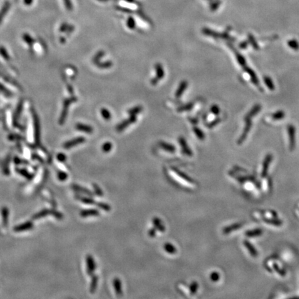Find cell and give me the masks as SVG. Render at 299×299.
<instances>
[{
	"mask_svg": "<svg viewBox=\"0 0 299 299\" xmlns=\"http://www.w3.org/2000/svg\"><path fill=\"white\" fill-rule=\"evenodd\" d=\"M75 101H76V98H71V99H67L64 100L63 103V108H62V111L60 115V117L59 118L60 125H62L64 123L65 119H66L67 113H68V110H69V105L71 103H72Z\"/></svg>",
	"mask_w": 299,
	"mask_h": 299,
	"instance_id": "6da1fadb",
	"label": "cell"
},
{
	"mask_svg": "<svg viewBox=\"0 0 299 299\" xmlns=\"http://www.w3.org/2000/svg\"><path fill=\"white\" fill-rule=\"evenodd\" d=\"M86 266L87 274L89 276H91L93 274H94L95 271H96V264L94 258L90 254H88L86 256Z\"/></svg>",
	"mask_w": 299,
	"mask_h": 299,
	"instance_id": "7a4b0ae2",
	"label": "cell"
},
{
	"mask_svg": "<svg viewBox=\"0 0 299 299\" xmlns=\"http://www.w3.org/2000/svg\"><path fill=\"white\" fill-rule=\"evenodd\" d=\"M179 143L180 144L182 154H184V155H186L187 157H192L193 153H192L191 149L190 148V147L188 146L186 139H185L184 137H179Z\"/></svg>",
	"mask_w": 299,
	"mask_h": 299,
	"instance_id": "3957f363",
	"label": "cell"
},
{
	"mask_svg": "<svg viewBox=\"0 0 299 299\" xmlns=\"http://www.w3.org/2000/svg\"><path fill=\"white\" fill-rule=\"evenodd\" d=\"M272 159H273V156L272 154H268L265 157V160L262 164V173H261V177H262L264 178L267 176L269 168H270V165L271 164V162L272 161Z\"/></svg>",
	"mask_w": 299,
	"mask_h": 299,
	"instance_id": "277c9868",
	"label": "cell"
},
{
	"mask_svg": "<svg viewBox=\"0 0 299 299\" xmlns=\"http://www.w3.org/2000/svg\"><path fill=\"white\" fill-rule=\"evenodd\" d=\"M84 142H85V138L83 137H76L73 139H72L70 141H68L67 142H65L63 144V147L65 149H69L71 148H73V147H75L78 145H80V144L83 143Z\"/></svg>",
	"mask_w": 299,
	"mask_h": 299,
	"instance_id": "5b68a950",
	"label": "cell"
},
{
	"mask_svg": "<svg viewBox=\"0 0 299 299\" xmlns=\"http://www.w3.org/2000/svg\"><path fill=\"white\" fill-rule=\"evenodd\" d=\"M172 170H173V172L175 173L177 175H178L181 179H184L185 181L188 182V183L191 184H195V181L191 177H190L188 175H187L186 173L182 172V171L179 170V168H175V167H173Z\"/></svg>",
	"mask_w": 299,
	"mask_h": 299,
	"instance_id": "8992f818",
	"label": "cell"
},
{
	"mask_svg": "<svg viewBox=\"0 0 299 299\" xmlns=\"http://www.w3.org/2000/svg\"><path fill=\"white\" fill-rule=\"evenodd\" d=\"M72 188L73 190V191H75L76 192H78V193H82L91 197H93L94 196V193H93L90 190L85 188V187L81 186L80 185L72 184Z\"/></svg>",
	"mask_w": 299,
	"mask_h": 299,
	"instance_id": "52a82bcc",
	"label": "cell"
},
{
	"mask_svg": "<svg viewBox=\"0 0 299 299\" xmlns=\"http://www.w3.org/2000/svg\"><path fill=\"white\" fill-rule=\"evenodd\" d=\"M137 116H130V117L128 119H127V120L124 121L123 122H122V123L119 124L118 126H117V127H116V130H117V131H118V132L123 131V130L126 129L127 127H128L130 125H131L132 123H134L135 122L137 121Z\"/></svg>",
	"mask_w": 299,
	"mask_h": 299,
	"instance_id": "ba28073f",
	"label": "cell"
},
{
	"mask_svg": "<svg viewBox=\"0 0 299 299\" xmlns=\"http://www.w3.org/2000/svg\"><path fill=\"white\" fill-rule=\"evenodd\" d=\"M113 287L115 292L116 293V295L117 297H121L123 296V289H122V282L120 278H116L113 280Z\"/></svg>",
	"mask_w": 299,
	"mask_h": 299,
	"instance_id": "9c48e42d",
	"label": "cell"
},
{
	"mask_svg": "<svg viewBox=\"0 0 299 299\" xmlns=\"http://www.w3.org/2000/svg\"><path fill=\"white\" fill-rule=\"evenodd\" d=\"M100 215V211L97 209L94 208H89V209H84L80 212V216L82 217H97Z\"/></svg>",
	"mask_w": 299,
	"mask_h": 299,
	"instance_id": "30bf717a",
	"label": "cell"
},
{
	"mask_svg": "<svg viewBox=\"0 0 299 299\" xmlns=\"http://www.w3.org/2000/svg\"><path fill=\"white\" fill-rule=\"evenodd\" d=\"M33 227H34L33 223L31 221H29L24 223V224H21L20 225H18V226L15 227L13 230H14L15 232H21V231H24L31 230L33 228Z\"/></svg>",
	"mask_w": 299,
	"mask_h": 299,
	"instance_id": "8fae6325",
	"label": "cell"
},
{
	"mask_svg": "<svg viewBox=\"0 0 299 299\" xmlns=\"http://www.w3.org/2000/svg\"><path fill=\"white\" fill-rule=\"evenodd\" d=\"M242 227H243V224L242 223H234V224H231L229 226L225 227L222 229V233L224 235H229L233 231L240 229Z\"/></svg>",
	"mask_w": 299,
	"mask_h": 299,
	"instance_id": "7c38bea8",
	"label": "cell"
},
{
	"mask_svg": "<svg viewBox=\"0 0 299 299\" xmlns=\"http://www.w3.org/2000/svg\"><path fill=\"white\" fill-rule=\"evenodd\" d=\"M289 137V148L291 150H293L296 146L295 139V128L292 126H289L287 128Z\"/></svg>",
	"mask_w": 299,
	"mask_h": 299,
	"instance_id": "4fadbf2b",
	"label": "cell"
},
{
	"mask_svg": "<svg viewBox=\"0 0 299 299\" xmlns=\"http://www.w3.org/2000/svg\"><path fill=\"white\" fill-rule=\"evenodd\" d=\"M152 222H153V227L155 228L157 231H158L159 232L164 233L165 231V227L164 223H163L162 220L159 218L157 217H154L153 219H152Z\"/></svg>",
	"mask_w": 299,
	"mask_h": 299,
	"instance_id": "5bb4252c",
	"label": "cell"
},
{
	"mask_svg": "<svg viewBox=\"0 0 299 299\" xmlns=\"http://www.w3.org/2000/svg\"><path fill=\"white\" fill-rule=\"evenodd\" d=\"M245 119L247 121L246 126H245V128H244V130L243 134L241 135V137H240L239 140L238 141V143L239 144V145H240V144L243 143L244 141H245L246 138L247 137V134H248V132L250 131V129H251V120H250V118H245Z\"/></svg>",
	"mask_w": 299,
	"mask_h": 299,
	"instance_id": "9a60e30c",
	"label": "cell"
},
{
	"mask_svg": "<svg viewBox=\"0 0 299 299\" xmlns=\"http://www.w3.org/2000/svg\"><path fill=\"white\" fill-rule=\"evenodd\" d=\"M74 197H75V198L77 200L80 201V202H83V204H85L92 205V204H96V202H95V200L91 197H89V196H87V197L83 196V195H81L80 194H78V192H76V193Z\"/></svg>",
	"mask_w": 299,
	"mask_h": 299,
	"instance_id": "2e32d148",
	"label": "cell"
},
{
	"mask_svg": "<svg viewBox=\"0 0 299 299\" xmlns=\"http://www.w3.org/2000/svg\"><path fill=\"white\" fill-rule=\"evenodd\" d=\"M34 118V126H35V142L36 145H40V127H39V122L38 119L35 114L33 115Z\"/></svg>",
	"mask_w": 299,
	"mask_h": 299,
	"instance_id": "e0dca14e",
	"label": "cell"
},
{
	"mask_svg": "<svg viewBox=\"0 0 299 299\" xmlns=\"http://www.w3.org/2000/svg\"><path fill=\"white\" fill-rule=\"evenodd\" d=\"M159 146L160 148H162L164 151H166L169 153H175L176 152L175 146L169 143L165 142V141H159Z\"/></svg>",
	"mask_w": 299,
	"mask_h": 299,
	"instance_id": "ac0fdd59",
	"label": "cell"
},
{
	"mask_svg": "<svg viewBox=\"0 0 299 299\" xmlns=\"http://www.w3.org/2000/svg\"><path fill=\"white\" fill-rule=\"evenodd\" d=\"M243 243H244V245L245 246V247L247 248V251L249 252V254H251V255L253 258H257L258 256V252L256 250V249L255 248L254 245H253L249 241L245 240L243 242Z\"/></svg>",
	"mask_w": 299,
	"mask_h": 299,
	"instance_id": "d6986e66",
	"label": "cell"
},
{
	"mask_svg": "<svg viewBox=\"0 0 299 299\" xmlns=\"http://www.w3.org/2000/svg\"><path fill=\"white\" fill-rule=\"evenodd\" d=\"M2 224L3 226L6 228L9 224V210L6 206H3L2 208Z\"/></svg>",
	"mask_w": 299,
	"mask_h": 299,
	"instance_id": "ffe728a7",
	"label": "cell"
},
{
	"mask_svg": "<svg viewBox=\"0 0 299 299\" xmlns=\"http://www.w3.org/2000/svg\"><path fill=\"white\" fill-rule=\"evenodd\" d=\"M15 171H16V173H17L18 174H20V175H22L26 179H28V180H32V179H33L34 177H35V175H33V174H32L31 173H29V171L26 169V168H15Z\"/></svg>",
	"mask_w": 299,
	"mask_h": 299,
	"instance_id": "44dd1931",
	"label": "cell"
},
{
	"mask_svg": "<svg viewBox=\"0 0 299 299\" xmlns=\"http://www.w3.org/2000/svg\"><path fill=\"white\" fill-rule=\"evenodd\" d=\"M76 129L78 130V131L86 132L87 134H91L94 131L93 128L91 126L83 123H77L76 125Z\"/></svg>",
	"mask_w": 299,
	"mask_h": 299,
	"instance_id": "7402d4cb",
	"label": "cell"
},
{
	"mask_svg": "<svg viewBox=\"0 0 299 299\" xmlns=\"http://www.w3.org/2000/svg\"><path fill=\"white\" fill-rule=\"evenodd\" d=\"M98 282H99V276L96 274H93L91 276V284H90V288H89V291L91 293H95V292L96 291L97 286H98Z\"/></svg>",
	"mask_w": 299,
	"mask_h": 299,
	"instance_id": "603a6c76",
	"label": "cell"
},
{
	"mask_svg": "<svg viewBox=\"0 0 299 299\" xmlns=\"http://www.w3.org/2000/svg\"><path fill=\"white\" fill-rule=\"evenodd\" d=\"M263 231L261 229H255L247 231L245 233V235L247 237L252 238V237H258L262 235Z\"/></svg>",
	"mask_w": 299,
	"mask_h": 299,
	"instance_id": "cb8c5ba5",
	"label": "cell"
},
{
	"mask_svg": "<svg viewBox=\"0 0 299 299\" xmlns=\"http://www.w3.org/2000/svg\"><path fill=\"white\" fill-rule=\"evenodd\" d=\"M51 214V209H43L41 211L38 212L36 214H35L32 217L33 220H36L41 219L42 217H45L46 216H47L48 215Z\"/></svg>",
	"mask_w": 299,
	"mask_h": 299,
	"instance_id": "d4e9b609",
	"label": "cell"
},
{
	"mask_svg": "<svg viewBox=\"0 0 299 299\" xmlns=\"http://www.w3.org/2000/svg\"><path fill=\"white\" fill-rule=\"evenodd\" d=\"M187 87H188V83L185 80L182 81V82L180 83V85H179L177 90L175 93L176 97L180 98L181 96V95L183 94V93L185 91V90L186 89Z\"/></svg>",
	"mask_w": 299,
	"mask_h": 299,
	"instance_id": "484cf974",
	"label": "cell"
},
{
	"mask_svg": "<svg viewBox=\"0 0 299 299\" xmlns=\"http://www.w3.org/2000/svg\"><path fill=\"white\" fill-rule=\"evenodd\" d=\"M164 249L165 252L168 253V254H172V255L175 254L177 251V249L176 247L174 246L173 244H171L170 243H166L164 244Z\"/></svg>",
	"mask_w": 299,
	"mask_h": 299,
	"instance_id": "4316f807",
	"label": "cell"
},
{
	"mask_svg": "<svg viewBox=\"0 0 299 299\" xmlns=\"http://www.w3.org/2000/svg\"><path fill=\"white\" fill-rule=\"evenodd\" d=\"M155 69L157 72L156 78L158 80H161L164 76V68L162 67V65L159 63H157L155 65Z\"/></svg>",
	"mask_w": 299,
	"mask_h": 299,
	"instance_id": "83f0119b",
	"label": "cell"
},
{
	"mask_svg": "<svg viewBox=\"0 0 299 299\" xmlns=\"http://www.w3.org/2000/svg\"><path fill=\"white\" fill-rule=\"evenodd\" d=\"M263 221L265 223H267V224L274 225V226L276 227L281 226L282 224V222L278 218H264L263 219Z\"/></svg>",
	"mask_w": 299,
	"mask_h": 299,
	"instance_id": "f1b7e54d",
	"label": "cell"
},
{
	"mask_svg": "<svg viewBox=\"0 0 299 299\" xmlns=\"http://www.w3.org/2000/svg\"><path fill=\"white\" fill-rule=\"evenodd\" d=\"M9 9H10V4L9 2H6V3L4 4V5L1 10V11H0V24H1L2 20H3L4 17V15L6 14Z\"/></svg>",
	"mask_w": 299,
	"mask_h": 299,
	"instance_id": "f546056e",
	"label": "cell"
},
{
	"mask_svg": "<svg viewBox=\"0 0 299 299\" xmlns=\"http://www.w3.org/2000/svg\"><path fill=\"white\" fill-rule=\"evenodd\" d=\"M199 285H198L197 281H192L189 286V292L191 295H195L198 290Z\"/></svg>",
	"mask_w": 299,
	"mask_h": 299,
	"instance_id": "4dcf8cb0",
	"label": "cell"
},
{
	"mask_svg": "<svg viewBox=\"0 0 299 299\" xmlns=\"http://www.w3.org/2000/svg\"><path fill=\"white\" fill-rule=\"evenodd\" d=\"M96 205L98 206V207L100 208V209H102V210H103L104 211H106V212H110L111 209V206L109 205L108 204L105 203V202H96Z\"/></svg>",
	"mask_w": 299,
	"mask_h": 299,
	"instance_id": "1f68e13d",
	"label": "cell"
},
{
	"mask_svg": "<svg viewBox=\"0 0 299 299\" xmlns=\"http://www.w3.org/2000/svg\"><path fill=\"white\" fill-rule=\"evenodd\" d=\"M142 109L143 108L141 106H136V107L128 110V114L130 116H137L138 114L141 113V111H142Z\"/></svg>",
	"mask_w": 299,
	"mask_h": 299,
	"instance_id": "d6a6232c",
	"label": "cell"
},
{
	"mask_svg": "<svg viewBox=\"0 0 299 299\" xmlns=\"http://www.w3.org/2000/svg\"><path fill=\"white\" fill-rule=\"evenodd\" d=\"M112 143L110 142V141H107V142L103 143V145L102 146V151L105 153H110L111 150V149H112Z\"/></svg>",
	"mask_w": 299,
	"mask_h": 299,
	"instance_id": "836d02e7",
	"label": "cell"
},
{
	"mask_svg": "<svg viewBox=\"0 0 299 299\" xmlns=\"http://www.w3.org/2000/svg\"><path fill=\"white\" fill-rule=\"evenodd\" d=\"M92 186L94 188V195H97L99 197H103V191H102V189L100 188V186L96 183L92 184Z\"/></svg>",
	"mask_w": 299,
	"mask_h": 299,
	"instance_id": "e575fe53",
	"label": "cell"
},
{
	"mask_svg": "<svg viewBox=\"0 0 299 299\" xmlns=\"http://www.w3.org/2000/svg\"><path fill=\"white\" fill-rule=\"evenodd\" d=\"M193 132H195L196 137L198 138V139L200 141H203L204 139L205 135L202 132V130H201L200 128H197V127H193Z\"/></svg>",
	"mask_w": 299,
	"mask_h": 299,
	"instance_id": "d590c367",
	"label": "cell"
},
{
	"mask_svg": "<svg viewBox=\"0 0 299 299\" xmlns=\"http://www.w3.org/2000/svg\"><path fill=\"white\" fill-rule=\"evenodd\" d=\"M100 114H101L103 118H104L105 120H107V121L110 120L111 117L110 111L106 108H102L101 110H100Z\"/></svg>",
	"mask_w": 299,
	"mask_h": 299,
	"instance_id": "8d00e7d4",
	"label": "cell"
},
{
	"mask_svg": "<svg viewBox=\"0 0 299 299\" xmlns=\"http://www.w3.org/2000/svg\"><path fill=\"white\" fill-rule=\"evenodd\" d=\"M57 176H58V179L61 181H66L68 179V174L62 170H59L58 174H57Z\"/></svg>",
	"mask_w": 299,
	"mask_h": 299,
	"instance_id": "74e56055",
	"label": "cell"
},
{
	"mask_svg": "<svg viewBox=\"0 0 299 299\" xmlns=\"http://www.w3.org/2000/svg\"><path fill=\"white\" fill-rule=\"evenodd\" d=\"M51 215H52L54 217H56L58 219H62L64 218L63 214L57 211L55 209H51Z\"/></svg>",
	"mask_w": 299,
	"mask_h": 299,
	"instance_id": "f35d334b",
	"label": "cell"
},
{
	"mask_svg": "<svg viewBox=\"0 0 299 299\" xmlns=\"http://www.w3.org/2000/svg\"><path fill=\"white\" fill-rule=\"evenodd\" d=\"M23 40L26 43H27L29 46H31L33 44V40L32 37H31V35H29V34H24L23 35Z\"/></svg>",
	"mask_w": 299,
	"mask_h": 299,
	"instance_id": "ab89813d",
	"label": "cell"
},
{
	"mask_svg": "<svg viewBox=\"0 0 299 299\" xmlns=\"http://www.w3.org/2000/svg\"><path fill=\"white\" fill-rule=\"evenodd\" d=\"M210 278L213 282H217L220 278V275L217 271H213L210 275Z\"/></svg>",
	"mask_w": 299,
	"mask_h": 299,
	"instance_id": "60d3db41",
	"label": "cell"
},
{
	"mask_svg": "<svg viewBox=\"0 0 299 299\" xmlns=\"http://www.w3.org/2000/svg\"><path fill=\"white\" fill-rule=\"evenodd\" d=\"M0 54H1L2 56L3 57L5 60H10L9 53H8L6 50L3 47H0Z\"/></svg>",
	"mask_w": 299,
	"mask_h": 299,
	"instance_id": "b9f144b4",
	"label": "cell"
},
{
	"mask_svg": "<svg viewBox=\"0 0 299 299\" xmlns=\"http://www.w3.org/2000/svg\"><path fill=\"white\" fill-rule=\"evenodd\" d=\"M264 80H265V84L267 85L268 87L270 88V89H271V90H274V85L272 83V80H271L269 77H265Z\"/></svg>",
	"mask_w": 299,
	"mask_h": 299,
	"instance_id": "7bdbcfd3",
	"label": "cell"
},
{
	"mask_svg": "<svg viewBox=\"0 0 299 299\" xmlns=\"http://www.w3.org/2000/svg\"><path fill=\"white\" fill-rule=\"evenodd\" d=\"M284 116H285V113L283 112V111H277V112H276L275 114H274V115H272V118L274 119H275V120H279V119H281L282 118H284Z\"/></svg>",
	"mask_w": 299,
	"mask_h": 299,
	"instance_id": "ee69618b",
	"label": "cell"
},
{
	"mask_svg": "<svg viewBox=\"0 0 299 299\" xmlns=\"http://www.w3.org/2000/svg\"><path fill=\"white\" fill-rule=\"evenodd\" d=\"M56 158H57V159L58 160V161L62 162V163H64V162L66 161L67 157V156L65 155V154L64 153H58V154H57Z\"/></svg>",
	"mask_w": 299,
	"mask_h": 299,
	"instance_id": "f6af8a7d",
	"label": "cell"
},
{
	"mask_svg": "<svg viewBox=\"0 0 299 299\" xmlns=\"http://www.w3.org/2000/svg\"><path fill=\"white\" fill-rule=\"evenodd\" d=\"M192 107V103H189V104H187L186 105L181 106V107H179L178 109L179 111H188L190 110H191Z\"/></svg>",
	"mask_w": 299,
	"mask_h": 299,
	"instance_id": "bcb514c9",
	"label": "cell"
},
{
	"mask_svg": "<svg viewBox=\"0 0 299 299\" xmlns=\"http://www.w3.org/2000/svg\"><path fill=\"white\" fill-rule=\"evenodd\" d=\"M103 56H104V52H103V51H100L99 52H98L96 55L95 56V57L94 58V62L97 64L98 62H99V60Z\"/></svg>",
	"mask_w": 299,
	"mask_h": 299,
	"instance_id": "7dc6e473",
	"label": "cell"
},
{
	"mask_svg": "<svg viewBox=\"0 0 299 299\" xmlns=\"http://www.w3.org/2000/svg\"><path fill=\"white\" fill-rule=\"evenodd\" d=\"M274 270H275L276 272H278V274L280 276H285V274H286V273H285V271L284 270H281V268H279L278 267V265H276V264H274Z\"/></svg>",
	"mask_w": 299,
	"mask_h": 299,
	"instance_id": "c3c4849f",
	"label": "cell"
},
{
	"mask_svg": "<svg viewBox=\"0 0 299 299\" xmlns=\"http://www.w3.org/2000/svg\"><path fill=\"white\" fill-rule=\"evenodd\" d=\"M288 45H289L291 48L293 49H298L299 48V45L296 40H291V41L288 42Z\"/></svg>",
	"mask_w": 299,
	"mask_h": 299,
	"instance_id": "681fc988",
	"label": "cell"
},
{
	"mask_svg": "<svg viewBox=\"0 0 299 299\" xmlns=\"http://www.w3.org/2000/svg\"><path fill=\"white\" fill-rule=\"evenodd\" d=\"M148 235L150 238H154L157 235V229L154 227L150 229L148 231Z\"/></svg>",
	"mask_w": 299,
	"mask_h": 299,
	"instance_id": "f907efd6",
	"label": "cell"
},
{
	"mask_svg": "<svg viewBox=\"0 0 299 299\" xmlns=\"http://www.w3.org/2000/svg\"><path fill=\"white\" fill-rule=\"evenodd\" d=\"M236 57H237V59H238V62L240 63L242 66H244L246 64V62H245V60H244V58H243V56H242L241 55H240V54H238L236 53Z\"/></svg>",
	"mask_w": 299,
	"mask_h": 299,
	"instance_id": "816d5d0a",
	"label": "cell"
},
{
	"mask_svg": "<svg viewBox=\"0 0 299 299\" xmlns=\"http://www.w3.org/2000/svg\"><path fill=\"white\" fill-rule=\"evenodd\" d=\"M211 111L213 112L214 115H219V108L217 105H213V107H211Z\"/></svg>",
	"mask_w": 299,
	"mask_h": 299,
	"instance_id": "f5cc1de1",
	"label": "cell"
},
{
	"mask_svg": "<svg viewBox=\"0 0 299 299\" xmlns=\"http://www.w3.org/2000/svg\"><path fill=\"white\" fill-rule=\"evenodd\" d=\"M0 90H1L2 91H3L4 93H6V95H7V96H11V94H10V92L9 90H7V89H5L4 87L2 85H1V84H0Z\"/></svg>",
	"mask_w": 299,
	"mask_h": 299,
	"instance_id": "db71d44e",
	"label": "cell"
},
{
	"mask_svg": "<svg viewBox=\"0 0 299 299\" xmlns=\"http://www.w3.org/2000/svg\"><path fill=\"white\" fill-rule=\"evenodd\" d=\"M32 159H37V160H38V161L40 162H41V163H44V161H43V159L41 157H40L39 155H37V154H32Z\"/></svg>",
	"mask_w": 299,
	"mask_h": 299,
	"instance_id": "11a10c76",
	"label": "cell"
},
{
	"mask_svg": "<svg viewBox=\"0 0 299 299\" xmlns=\"http://www.w3.org/2000/svg\"><path fill=\"white\" fill-rule=\"evenodd\" d=\"M13 161H14L15 165H21V159L19 158L18 157H14V159H13Z\"/></svg>",
	"mask_w": 299,
	"mask_h": 299,
	"instance_id": "9f6ffc18",
	"label": "cell"
}]
</instances>
